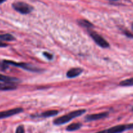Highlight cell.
I'll list each match as a JSON object with an SVG mask.
<instances>
[{"mask_svg": "<svg viewBox=\"0 0 133 133\" xmlns=\"http://www.w3.org/2000/svg\"><path fill=\"white\" fill-rule=\"evenodd\" d=\"M23 111H24L23 108H16L11 110H9L3 111V112H0V119H3L6 118V117H11V116H14V115L21 113Z\"/></svg>", "mask_w": 133, "mask_h": 133, "instance_id": "obj_6", "label": "cell"}, {"mask_svg": "<svg viewBox=\"0 0 133 133\" xmlns=\"http://www.w3.org/2000/svg\"><path fill=\"white\" fill-rule=\"evenodd\" d=\"M78 23L80 25L84 27V28H88V29H89V28H91L93 27V24L86 20H80L78 21Z\"/></svg>", "mask_w": 133, "mask_h": 133, "instance_id": "obj_14", "label": "cell"}, {"mask_svg": "<svg viewBox=\"0 0 133 133\" xmlns=\"http://www.w3.org/2000/svg\"><path fill=\"white\" fill-rule=\"evenodd\" d=\"M8 46V44H6V43H2V41H0V47H7Z\"/></svg>", "mask_w": 133, "mask_h": 133, "instance_id": "obj_19", "label": "cell"}, {"mask_svg": "<svg viewBox=\"0 0 133 133\" xmlns=\"http://www.w3.org/2000/svg\"><path fill=\"white\" fill-rule=\"evenodd\" d=\"M132 31H133V22H132Z\"/></svg>", "mask_w": 133, "mask_h": 133, "instance_id": "obj_21", "label": "cell"}, {"mask_svg": "<svg viewBox=\"0 0 133 133\" xmlns=\"http://www.w3.org/2000/svg\"><path fill=\"white\" fill-rule=\"evenodd\" d=\"M25 130H24V128L23 125H20L17 127L16 130V133H24Z\"/></svg>", "mask_w": 133, "mask_h": 133, "instance_id": "obj_16", "label": "cell"}, {"mask_svg": "<svg viewBox=\"0 0 133 133\" xmlns=\"http://www.w3.org/2000/svg\"><path fill=\"white\" fill-rule=\"evenodd\" d=\"M43 55H44V57H46L48 60H51L52 59V58H53V55L51 54L50 53H48V52H43Z\"/></svg>", "mask_w": 133, "mask_h": 133, "instance_id": "obj_17", "label": "cell"}, {"mask_svg": "<svg viewBox=\"0 0 133 133\" xmlns=\"http://www.w3.org/2000/svg\"><path fill=\"white\" fill-rule=\"evenodd\" d=\"M16 85H13L12 84H0V90H12V89H16Z\"/></svg>", "mask_w": 133, "mask_h": 133, "instance_id": "obj_12", "label": "cell"}, {"mask_svg": "<svg viewBox=\"0 0 133 133\" xmlns=\"http://www.w3.org/2000/svg\"><path fill=\"white\" fill-rule=\"evenodd\" d=\"M57 114H58V111L52 110H48V111H46V112H43V113L40 115V116L41 117H52V116H56Z\"/></svg>", "mask_w": 133, "mask_h": 133, "instance_id": "obj_10", "label": "cell"}, {"mask_svg": "<svg viewBox=\"0 0 133 133\" xmlns=\"http://www.w3.org/2000/svg\"><path fill=\"white\" fill-rule=\"evenodd\" d=\"M85 112H86L85 110H75L73 111V112H71L69 113L68 114L64 115V116L56 118V119L54 120V124L56 125H63V124L66 123H68L69 121L72 120V119L82 116Z\"/></svg>", "mask_w": 133, "mask_h": 133, "instance_id": "obj_1", "label": "cell"}, {"mask_svg": "<svg viewBox=\"0 0 133 133\" xmlns=\"http://www.w3.org/2000/svg\"><path fill=\"white\" fill-rule=\"evenodd\" d=\"M123 33L127 37H130V38H133V34H132L130 31H129L128 30H125L123 31Z\"/></svg>", "mask_w": 133, "mask_h": 133, "instance_id": "obj_18", "label": "cell"}, {"mask_svg": "<svg viewBox=\"0 0 133 133\" xmlns=\"http://www.w3.org/2000/svg\"><path fill=\"white\" fill-rule=\"evenodd\" d=\"M82 127V124L79 123H72L71 125H68L67 127L66 128V130L67 131H75L78 129H80Z\"/></svg>", "mask_w": 133, "mask_h": 133, "instance_id": "obj_11", "label": "cell"}, {"mask_svg": "<svg viewBox=\"0 0 133 133\" xmlns=\"http://www.w3.org/2000/svg\"><path fill=\"white\" fill-rule=\"evenodd\" d=\"M132 111H133V107H132Z\"/></svg>", "mask_w": 133, "mask_h": 133, "instance_id": "obj_22", "label": "cell"}, {"mask_svg": "<svg viewBox=\"0 0 133 133\" xmlns=\"http://www.w3.org/2000/svg\"><path fill=\"white\" fill-rule=\"evenodd\" d=\"M108 116V112H102L99 114H95L88 115L85 116V120L86 121H96V120L101 119L105 118Z\"/></svg>", "mask_w": 133, "mask_h": 133, "instance_id": "obj_7", "label": "cell"}, {"mask_svg": "<svg viewBox=\"0 0 133 133\" xmlns=\"http://www.w3.org/2000/svg\"><path fill=\"white\" fill-rule=\"evenodd\" d=\"M5 1H6V0H0V3H3V2H5Z\"/></svg>", "mask_w": 133, "mask_h": 133, "instance_id": "obj_20", "label": "cell"}, {"mask_svg": "<svg viewBox=\"0 0 133 133\" xmlns=\"http://www.w3.org/2000/svg\"><path fill=\"white\" fill-rule=\"evenodd\" d=\"M89 35H90L91 37L94 40V41L99 46L104 48H107L109 47V43H108L103 37L101 36V35H100L99 34H98L97 33L91 31L89 32Z\"/></svg>", "mask_w": 133, "mask_h": 133, "instance_id": "obj_5", "label": "cell"}, {"mask_svg": "<svg viewBox=\"0 0 133 133\" xmlns=\"http://www.w3.org/2000/svg\"><path fill=\"white\" fill-rule=\"evenodd\" d=\"M127 130H130L129 124L116 125V126L112 127L109 128V129L101 130V131L97 132L96 133H121Z\"/></svg>", "mask_w": 133, "mask_h": 133, "instance_id": "obj_4", "label": "cell"}, {"mask_svg": "<svg viewBox=\"0 0 133 133\" xmlns=\"http://www.w3.org/2000/svg\"><path fill=\"white\" fill-rule=\"evenodd\" d=\"M119 85L121 86H131V85H133V78L123 80L119 83Z\"/></svg>", "mask_w": 133, "mask_h": 133, "instance_id": "obj_15", "label": "cell"}, {"mask_svg": "<svg viewBox=\"0 0 133 133\" xmlns=\"http://www.w3.org/2000/svg\"><path fill=\"white\" fill-rule=\"evenodd\" d=\"M83 72V70L80 68H72L69 70L68 72H66V76L69 78H75L78 76L79 75H81Z\"/></svg>", "mask_w": 133, "mask_h": 133, "instance_id": "obj_8", "label": "cell"}, {"mask_svg": "<svg viewBox=\"0 0 133 133\" xmlns=\"http://www.w3.org/2000/svg\"><path fill=\"white\" fill-rule=\"evenodd\" d=\"M12 7L15 11H18L20 13L23 15L29 14L33 11V8L32 6L24 3V2H16L12 4Z\"/></svg>", "mask_w": 133, "mask_h": 133, "instance_id": "obj_3", "label": "cell"}, {"mask_svg": "<svg viewBox=\"0 0 133 133\" xmlns=\"http://www.w3.org/2000/svg\"><path fill=\"white\" fill-rule=\"evenodd\" d=\"M15 39V38L11 34H3L0 35V41H12Z\"/></svg>", "mask_w": 133, "mask_h": 133, "instance_id": "obj_13", "label": "cell"}, {"mask_svg": "<svg viewBox=\"0 0 133 133\" xmlns=\"http://www.w3.org/2000/svg\"><path fill=\"white\" fill-rule=\"evenodd\" d=\"M3 62L7 64V65H14L15 66H17V67H20V68L23 69L27 70V71H32V72H39L42 71L41 69L37 68L36 66L30 65V64L25 63H16L15 62V61H9V60H4Z\"/></svg>", "mask_w": 133, "mask_h": 133, "instance_id": "obj_2", "label": "cell"}, {"mask_svg": "<svg viewBox=\"0 0 133 133\" xmlns=\"http://www.w3.org/2000/svg\"><path fill=\"white\" fill-rule=\"evenodd\" d=\"M0 81L4 82L6 84H16L18 83L20 81L19 79L16 78L11 77V76H5V75L0 74Z\"/></svg>", "mask_w": 133, "mask_h": 133, "instance_id": "obj_9", "label": "cell"}]
</instances>
